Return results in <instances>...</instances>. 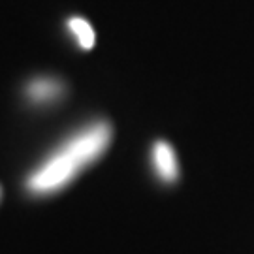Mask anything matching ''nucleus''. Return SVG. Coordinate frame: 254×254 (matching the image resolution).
Returning a JSON list of instances; mask_svg holds the SVG:
<instances>
[{
	"label": "nucleus",
	"instance_id": "2",
	"mask_svg": "<svg viewBox=\"0 0 254 254\" xmlns=\"http://www.w3.org/2000/svg\"><path fill=\"white\" fill-rule=\"evenodd\" d=\"M153 164L158 177L164 183L172 185L179 179V162H177L173 147L168 141L160 139L153 145Z\"/></svg>",
	"mask_w": 254,
	"mask_h": 254
},
{
	"label": "nucleus",
	"instance_id": "3",
	"mask_svg": "<svg viewBox=\"0 0 254 254\" xmlns=\"http://www.w3.org/2000/svg\"><path fill=\"white\" fill-rule=\"evenodd\" d=\"M27 94L30 100L34 102H49L55 100L59 94H63V85L57 81V79H34L27 87Z\"/></svg>",
	"mask_w": 254,
	"mask_h": 254
},
{
	"label": "nucleus",
	"instance_id": "4",
	"mask_svg": "<svg viewBox=\"0 0 254 254\" xmlns=\"http://www.w3.org/2000/svg\"><path fill=\"white\" fill-rule=\"evenodd\" d=\"M68 27L70 30L73 32V36L77 38V44L85 49V51H89L94 47V30H92L91 23L87 21V19L83 17H72L68 21Z\"/></svg>",
	"mask_w": 254,
	"mask_h": 254
},
{
	"label": "nucleus",
	"instance_id": "5",
	"mask_svg": "<svg viewBox=\"0 0 254 254\" xmlns=\"http://www.w3.org/2000/svg\"><path fill=\"white\" fill-rule=\"evenodd\" d=\"M0 196H2V189H0Z\"/></svg>",
	"mask_w": 254,
	"mask_h": 254
},
{
	"label": "nucleus",
	"instance_id": "1",
	"mask_svg": "<svg viewBox=\"0 0 254 254\" xmlns=\"http://www.w3.org/2000/svg\"><path fill=\"white\" fill-rule=\"evenodd\" d=\"M113 130L108 123H94L64 143L36 173L30 175L27 189L34 194H51L72 181L81 168L98 160L111 141Z\"/></svg>",
	"mask_w": 254,
	"mask_h": 254
}]
</instances>
